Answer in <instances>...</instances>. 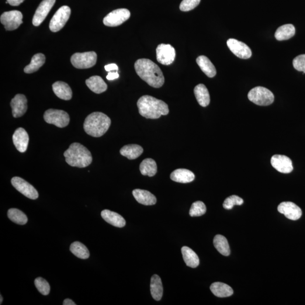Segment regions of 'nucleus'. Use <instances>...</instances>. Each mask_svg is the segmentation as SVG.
Returning a JSON list of instances; mask_svg holds the SVG:
<instances>
[{
  "label": "nucleus",
  "mask_w": 305,
  "mask_h": 305,
  "mask_svg": "<svg viewBox=\"0 0 305 305\" xmlns=\"http://www.w3.org/2000/svg\"><path fill=\"white\" fill-rule=\"evenodd\" d=\"M182 254L184 261L187 266L192 268H196L200 264V259L198 255L192 249L183 247L182 248Z\"/></svg>",
  "instance_id": "nucleus-28"
},
{
  "label": "nucleus",
  "mask_w": 305,
  "mask_h": 305,
  "mask_svg": "<svg viewBox=\"0 0 305 305\" xmlns=\"http://www.w3.org/2000/svg\"><path fill=\"white\" fill-rule=\"evenodd\" d=\"M278 210L290 220H297L302 216V210L297 204L292 202H283L280 203Z\"/></svg>",
  "instance_id": "nucleus-16"
},
{
  "label": "nucleus",
  "mask_w": 305,
  "mask_h": 305,
  "mask_svg": "<svg viewBox=\"0 0 305 305\" xmlns=\"http://www.w3.org/2000/svg\"><path fill=\"white\" fill-rule=\"evenodd\" d=\"M105 70L107 72H111L113 71H118V70H119V67H118V66L116 64H112L106 65L105 67Z\"/></svg>",
  "instance_id": "nucleus-42"
},
{
  "label": "nucleus",
  "mask_w": 305,
  "mask_h": 305,
  "mask_svg": "<svg viewBox=\"0 0 305 305\" xmlns=\"http://www.w3.org/2000/svg\"><path fill=\"white\" fill-rule=\"evenodd\" d=\"M63 305H76V304L73 301H72L71 300L69 299H67L64 300Z\"/></svg>",
  "instance_id": "nucleus-44"
},
{
  "label": "nucleus",
  "mask_w": 305,
  "mask_h": 305,
  "mask_svg": "<svg viewBox=\"0 0 305 305\" xmlns=\"http://www.w3.org/2000/svg\"><path fill=\"white\" fill-rule=\"evenodd\" d=\"M101 215L107 223L114 227L122 228L125 226L126 220L119 214L109 210H104L102 211Z\"/></svg>",
  "instance_id": "nucleus-20"
},
{
  "label": "nucleus",
  "mask_w": 305,
  "mask_h": 305,
  "mask_svg": "<svg viewBox=\"0 0 305 305\" xmlns=\"http://www.w3.org/2000/svg\"><path fill=\"white\" fill-rule=\"evenodd\" d=\"M295 33V27L291 24H287L278 28L276 31L275 37L279 41L287 40L292 38Z\"/></svg>",
  "instance_id": "nucleus-31"
},
{
  "label": "nucleus",
  "mask_w": 305,
  "mask_h": 305,
  "mask_svg": "<svg viewBox=\"0 0 305 305\" xmlns=\"http://www.w3.org/2000/svg\"><path fill=\"white\" fill-rule=\"evenodd\" d=\"M143 148L137 144H129L125 145L120 150V153L128 159H135L143 154Z\"/></svg>",
  "instance_id": "nucleus-27"
},
{
  "label": "nucleus",
  "mask_w": 305,
  "mask_h": 305,
  "mask_svg": "<svg viewBox=\"0 0 305 305\" xmlns=\"http://www.w3.org/2000/svg\"><path fill=\"white\" fill-rule=\"evenodd\" d=\"M111 125V119L102 112H94L86 118L84 130L86 134L95 137H100L105 134Z\"/></svg>",
  "instance_id": "nucleus-4"
},
{
  "label": "nucleus",
  "mask_w": 305,
  "mask_h": 305,
  "mask_svg": "<svg viewBox=\"0 0 305 305\" xmlns=\"http://www.w3.org/2000/svg\"><path fill=\"white\" fill-rule=\"evenodd\" d=\"M215 248L224 256H228L230 254V248L227 238L222 235H217L215 237L213 240Z\"/></svg>",
  "instance_id": "nucleus-33"
},
{
  "label": "nucleus",
  "mask_w": 305,
  "mask_h": 305,
  "mask_svg": "<svg viewBox=\"0 0 305 305\" xmlns=\"http://www.w3.org/2000/svg\"><path fill=\"white\" fill-rule=\"evenodd\" d=\"M227 44L229 49L237 57L241 59L251 57L252 52L250 48L241 41L230 39L227 40Z\"/></svg>",
  "instance_id": "nucleus-13"
},
{
  "label": "nucleus",
  "mask_w": 305,
  "mask_h": 305,
  "mask_svg": "<svg viewBox=\"0 0 305 305\" xmlns=\"http://www.w3.org/2000/svg\"><path fill=\"white\" fill-rule=\"evenodd\" d=\"M210 290L215 296L220 298L230 297L234 293L233 289L230 286L220 282L211 284Z\"/></svg>",
  "instance_id": "nucleus-26"
},
{
  "label": "nucleus",
  "mask_w": 305,
  "mask_h": 305,
  "mask_svg": "<svg viewBox=\"0 0 305 305\" xmlns=\"http://www.w3.org/2000/svg\"><path fill=\"white\" fill-rule=\"evenodd\" d=\"M272 167L277 171L284 174H289L293 169L292 162L291 159L283 155H273L271 159Z\"/></svg>",
  "instance_id": "nucleus-15"
},
{
  "label": "nucleus",
  "mask_w": 305,
  "mask_h": 305,
  "mask_svg": "<svg viewBox=\"0 0 305 305\" xmlns=\"http://www.w3.org/2000/svg\"><path fill=\"white\" fill-rule=\"evenodd\" d=\"M12 185L22 195L31 200H36L39 197V193L34 187L25 180L20 178L14 177L11 180Z\"/></svg>",
  "instance_id": "nucleus-11"
},
{
  "label": "nucleus",
  "mask_w": 305,
  "mask_h": 305,
  "mask_svg": "<svg viewBox=\"0 0 305 305\" xmlns=\"http://www.w3.org/2000/svg\"><path fill=\"white\" fill-rule=\"evenodd\" d=\"M0 300H1V301H0V305H1L2 303V301H3V298L1 295V299Z\"/></svg>",
  "instance_id": "nucleus-45"
},
{
  "label": "nucleus",
  "mask_w": 305,
  "mask_h": 305,
  "mask_svg": "<svg viewBox=\"0 0 305 305\" xmlns=\"http://www.w3.org/2000/svg\"><path fill=\"white\" fill-rule=\"evenodd\" d=\"M244 200L241 197L236 195L231 196L225 200L223 206L225 209L231 210L235 205H241Z\"/></svg>",
  "instance_id": "nucleus-38"
},
{
  "label": "nucleus",
  "mask_w": 305,
  "mask_h": 305,
  "mask_svg": "<svg viewBox=\"0 0 305 305\" xmlns=\"http://www.w3.org/2000/svg\"><path fill=\"white\" fill-rule=\"evenodd\" d=\"M12 109L13 116L15 118L22 117L27 110V100L25 95H17L10 102Z\"/></svg>",
  "instance_id": "nucleus-17"
},
{
  "label": "nucleus",
  "mask_w": 305,
  "mask_h": 305,
  "mask_svg": "<svg viewBox=\"0 0 305 305\" xmlns=\"http://www.w3.org/2000/svg\"><path fill=\"white\" fill-rule=\"evenodd\" d=\"M13 141L17 150L20 152H25L29 145V135L24 128H19L13 134Z\"/></svg>",
  "instance_id": "nucleus-18"
},
{
  "label": "nucleus",
  "mask_w": 305,
  "mask_h": 305,
  "mask_svg": "<svg viewBox=\"0 0 305 305\" xmlns=\"http://www.w3.org/2000/svg\"><path fill=\"white\" fill-rule=\"evenodd\" d=\"M25 1V0H6V1L9 3L10 5L13 6H19L20 4Z\"/></svg>",
  "instance_id": "nucleus-43"
},
{
  "label": "nucleus",
  "mask_w": 305,
  "mask_h": 305,
  "mask_svg": "<svg viewBox=\"0 0 305 305\" xmlns=\"http://www.w3.org/2000/svg\"><path fill=\"white\" fill-rule=\"evenodd\" d=\"M293 65L296 70L305 74V54L298 55L293 61Z\"/></svg>",
  "instance_id": "nucleus-40"
},
{
  "label": "nucleus",
  "mask_w": 305,
  "mask_h": 305,
  "mask_svg": "<svg viewBox=\"0 0 305 305\" xmlns=\"http://www.w3.org/2000/svg\"><path fill=\"white\" fill-rule=\"evenodd\" d=\"M140 170L142 175L152 177V176H154L157 174V164H156L154 159L152 158L145 159L141 163Z\"/></svg>",
  "instance_id": "nucleus-32"
},
{
  "label": "nucleus",
  "mask_w": 305,
  "mask_h": 305,
  "mask_svg": "<svg viewBox=\"0 0 305 305\" xmlns=\"http://www.w3.org/2000/svg\"><path fill=\"white\" fill-rule=\"evenodd\" d=\"M66 162L72 166L79 168L87 167L92 162L91 152L84 145L72 143L64 152Z\"/></svg>",
  "instance_id": "nucleus-3"
},
{
  "label": "nucleus",
  "mask_w": 305,
  "mask_h": 305,
  "mask_svg": "<svg viewBox=\"0 0 305 305\" xmlns=\"http://www.w3.org/2000/svg\"><path fill=\"white\" fill-rule=\"evenodd\" d=\"M44 119L48 123L60 128L68 126L70 122V117L68 113L64 110L49 109L44 113Z\"/></svg>",
  "instance_id": "nucleus-7"
},
{
  "label": "nucleus",
  "mask_w": 305,
  "mask_h": 305,
  "mask_svg": "<svg viewBox=\"0 0 305 305\" xmlns=\"http://www.w3.org/2000/svg\"><path fill=\"white\" fill-rule=\"evenodd\" d=\"M156 55L159 63L169 65L174 62L176 52L174 48L169 44H159L156 49Z\"/></svg>",
  "instance_id": "nucleus-12"
},
{
  "label": "nucleus",
  "mask_w": 305,
  "mask_h": 305,
  "mask_svg": "<svg viewBox=\"0 0 305 305\" xmlns=\"http://www.w3.org/2000/svg\"><path fill=\"white\" fill-rule=\"evenodd\" d=\"M133 194L137 202L144 205H153L157 203L155 196L148 190L136 189L133 190Z\"/></svg>",
  "instance_id": "nucleus-19"
},
{
  "label": "nucleus",
  "mask_w": 305,
  "mask_h": 305,
  "mask_svg": "<svg viewBox=\"0 0 305 305\" xmlns=\"http://www.w3.org/2000/svg\"><path fill=\"white\" fill-rule=\"evenodd\" d=\"M131 13L127 9L113 10L103 18L104 25L108 27H117L122 25L130 18Z\"/></svg>",
  "instance_id": "nucleus-9"
},
{
  "label": "nucleus",
  "mask_w": 305,
  "mask_h": 305,
  "mask_svg": "<svg viewBox=\"0 0 305 305\" xmlns=\"http://www.w3.org/2000/svg\"><path fill=\"white\" fill-rule=\"evenodd\" d=\"M8 216L10 220L16 224L25 225L28 221L26 215L15 208H12L8 210Z\"/></svg>",
  "instance_id": "nucleus-35"
},
{
  "label": "nucleus",
  "mask_w": 305,
  "mask_h": 305,
  "mask_svg": "<svg viewBox=\"0 0 305 305\" xmlns=\"http://www.w3.org/2000/svg\"><path fill=\"white\" fill-rule=\"evenodd\" d=\"M55 2V0H43L40 3L33 17V23L34 26H39L43 22Z\"/></svg>",
  "instance_id": "nucleus-14"
},
{
  "label": "nucleus",
  "mask_w": 305,
  "mask_h": 305,
  "mask_svg": "<svg viewBox=\"0 0 305 305\" xmlns=\"http://www.w3.org/2000/svg\"><path fill=\"white\" fill-rule=\"evenodd\" d=\"M248 98L252 102L259 106H268L274 101V95L268 88L256 86L248 93Z\"/></svg>",
  "instance_id": "nucleus-5"
},
{
  "label": "nucleus",
  "mask_w": 305,
  "mask_h": 305,
  "mask_svg": "<svg viewBox=\"0 0 305 305\" xmlns=\"http://www.w3.org/2000/svg\"><path fill=\"white\" fill-rule=\"evenodd\" d=\"M71 15V9L68 6H63L54 14L50 23L52 32L57 33L63 29Z\"/></svg>",
  "instance_id": "nucleus-8"
},
{
  "label": "nucleus",
  "mask_w": 305,
  "mask_h": 305,
  "mask_svg": "<svg viewBox=\"0 0 305 305\" xmlns=\"http://www.w3.org/2000/svg\"><path fill=\"white\" fill-rule=\"evenodd\" d=\"M119 75L118 73V71L109 72L108 74L106 76V79L109 81H113V80L119 78Z\"/></svg>",
  "instance_id": "nucleus-41"
},
{
  "label": "nucleus",
  "mask_w": 305,
  "mask_h": 305,
  "mask_svg": "<svg viewBox=\"0 0 305 305\" xmlns=\"http://www.w3.org/2000/svg\"><path fill=\"white\" fill-rule=\"evenodd\" d=\"M201 0H183L180 5V9L182 12H189L199 5Z\"/></svg>",
  "instance_id": "nucleus-39"
},
{
  "label": "nucleus",
  "mask_w": 305,
  "mask_h": 305,
  "mask_svg": "<svg viewBox=\"0 0 305 305\" xmlns=\"http://www.w3.org/2000/svg\"><path fill=\"white\" fill-rule=\"evenodd\" d=\"M194 93L197 102L203 107H206L209 105L210 97L206 86L203 84H200L196 86L194 89Z\"/></svg>",
  "instance_id": "nucleus-25"
},
{
  "label": "nucleus",
  "mask_w": 305,
  "mask_h": 305,
  "mask_svg": "<svg viewBox=\"0 0 305 305\" xmlns=\"http://www.w3.org/2000/svg\"><path fill=\"white\" fill-rule=\"evenodd\" d=\"M53 91L58 98L64 100H70L72 98V92L70 86L64 82H55L53 85Z\"/></svg>",
  "instance_id": "nucleus-21"
},
{
  "label": "nucleus",
  "mask_w": 305,
  "mask_h": 305,
  "mask_svg": "<svg viewBox=\"0 0 305 305\" xmlns=\"http://www.w3.org/2000/svg\"><path fill=\"white\" fill-rule=\"evenodd\" d=\"M170 178L173 181L180 183H188L193 181L195 178V174L189 169H175L170 175Z\"/></svg>",
  "instance_id": "nucleus-22"
},
{
  "label": "nucleus",
  "mask_w": 305,
  "mask_h": 305,
  "mask_svg": "<svg viewBox=\"0 0 305 305\" xmlns=\"http://www.w3.org/2000/svg\"><path fill=\"white\" fill-rule=\"evenodd\" d=\"M46 62V56L42 53L34 55L31 59V63L24 69L26 74H32L37 71Z\"/></svg>",
  "instance_id": "nucleus-30"
},
{
  "label": "nucleus",
  "mask_w": 305,
  "mask_h": 305,
  "mask_svg": "<svg viewBox=\"0 0 305 305\" xmlns=\"http://www.w3.org/2000/svg\"><path fill=\"white\" fill-rule=\"evenodd\" d=\"M34 285L38 291L44 296H47L50 293L51 287L47 281L42 278H37L34 280Z\"/></svg>",
  "instance_id": "nucleus-37"
},
{
  "label": "nucleus",
  "mask_w": 305,
  "mask_h": 305,
  "mask_svg": "<svg viewBox=\"0 0 305 305\" xmlns=\"http://www.w3.org/2000/svg\"><path fill=\"white\" fill-rule=\"evenodd\" d=\"M70 250L72 254L78 258L86 259L89 257V252L88 248L81 242L76 241L72 243Z\"/></svg>",
  "instance_id": "nucleus-34"
},
{
  "label": "nucleus",
  "mask_w": 305,
  "mask_h": 305,
  "mask_svg": "<svg viewBox=\"0 0 305 305\" xmlns=\"http://www.w3.org/2000/svg\"><path fill=\"white\" fill-rule=\"evenodd\" d=\"M137 105L140 115L147 119H158L169 113L167 103L151 96L141 97Z\"/></svg>",
  "instance_id": "nucleus-2"
},
{
  "label": "nucleus",
  "mask_w": 305,
  "mask_h": 305,
  "mask_svg": "<svg viewBox=\"0 0 305 305\" xmlns=\"http://www.w3.org/2000/svg\"><path fill=\"white\" fill-rule=\"evenodd\" d=\"M197 64L206 76L209 78H213L217 74V70L212 62L209 58L204 55H200L196 59Z\"/></svg>",
  "instance_id": "nucleus-24"
},
{
  "label": "nucleus",
  "mask_w": 305,
  "mask_h": 305,
  "mask_svg": "<svg viewBox=\"0 0 305 305\" xmlns=\"http://www.w3.org/2000/svg\"><path fill=\"white\" fill-rule=\"evenodd\" d=\"M162 281L157 275L152 276L151 281V292L152 296L156 301H160L163 296Z\"/></svg>",
  "instance_id": "nucleus-29"
},
{
  "label": "nucleus",
  "mask_w": 305,
  "mask_h": 305,
  "mask_svg": "<svg viewBox=\"0 0 305 305\" xmlns=\"http://www.w3.org/2000/svg\"><path fill=\"white\" fill-rule=\"evenodd\" d=\"M23 15L18 10L4 12L0 17V21L8 31L15 30L22 24Z\"/></svg>",
  "instance_id": "nucleus-10"
},
{
  "label": "nucleus",
  "mask_w": 305,
  "mask_h": 305,
  "mask_svg": "<svg viewBox=\"0 0 305 305\" xmlns=\"http://www.w3.org/2000/svg\"><path fill=\"white\" fill-rule=\"evenodd\" d=\"M86 85L91 91L97 94L105 92L107 85L102 77L99 76H93L86 80Z\"/></svg>",
  "instance_id": "nucleus-23"
},
{
  "label": "nucleus",
  "mask_w": 305,
  "mask_h": 305,
  "mask_svg": "<svg viewBox=\"0 0 305 305\" xmlns=\"http://www.w3.org/2000/svg\"><path fill=\"white\" fill-rule=\"evenodd\" d=\"M97 59L98 55L95 51L76 53L72 55L71 62L76 68L85 69L94 67Z\"/></svg>",
  "instance_id": "nucleus-6"
},
{
  "label": "nucleus",
  "mask_w": 305,
  "mask_h": 305,
  "mask_svg": "<svg viewBox=\"0 0 305 305\" xmlns=\"http://www.w3.org/2000/svg\"><path fill=\"white\" fill-rule=\"evenodd\" d=\"M206 212L205 204L202 202H196L193 203L189 210L190 217H200Z\"/></svg>",
  "instance_id": "nucleus-36"
},
{
  "label": "nucleus",
  "mask_w": 305,
  "mask_h": 305,
  "mask_svg": "<svg viewBox=\"0 0 305 305\" xmlns=\"http://www.w3.org/2000/svg\"><path fill=\"white\" fill-rule=\"evenodd\" d=\"M135 68L138 76L152 87L159 88L164 85L165 77L161 68L149 59L137 60Z\"/></svg>",
  "instance_id": "nucleus-1"
}]
</instances>
